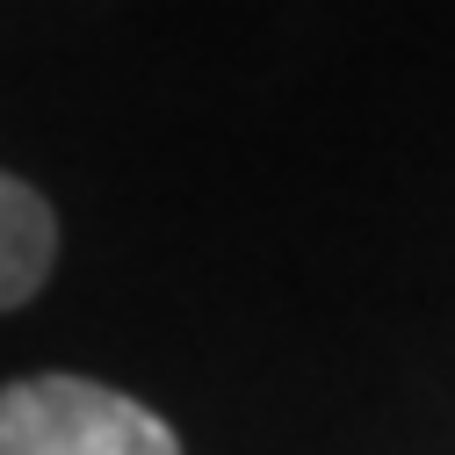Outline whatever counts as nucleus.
<instances>
[{
	"mask_svg": "<svg viewBox=\"0 0 455 455\" xmlns=\"http://www.w3.org/2000/svg\"><path fill=\"white\" fill-rule=\"evenodd\" d=\"M0 455H181V441L108 383L22 376L0 390Z\"/></svg>",
	"mask_w": 455,
	"mask_h": 455,
	"instance_id": "obj_1",
	"label": "nucleus"
},
{
	"mask_svg": "<svg viewBox=\"0 0 455 455\" xmlns=\"http://www.w3.org/2000/svg\"><path fill=\"white\" fill-rule=\"evenodd\" d=\"M51 260H59V217H51V203L29 181L0 174V311L29 304L44 290Z\"/></svg>",
	"mask_w": 455,
	"mask_h": 455,
	"instance_id": "obj_2",
	"label": "nucleus"
}]
</instances>
